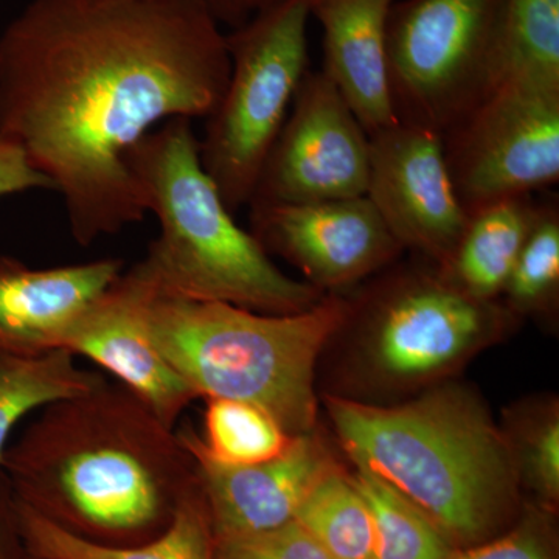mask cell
<instances>
[{"instance_id":"obj_30","label":"cell","mask_w":559,"mask_h":559,"mask_svg":"<svg viewBox=\"0 0 559 559\" xmlns=\"http://www.w3.org/2000/svg\"><path fill=\"white\" fill-rule=\"evenodd\" d=\"M219 25L238 28L275 0H197Z\"/></svg>"},{"instance_id":"obj_26","label":"cell","mask_w":559,"mask_h":559,"mask_svg":"<svg viewBox=\"0 0 559 559\" xmlns=\"http://www.w3.org/2000/svg\"><path fill=\"white\" fill-rule=\"evenodd\" d=\"M450 559H557V554L546 524L539 518H525L495 538L455 549Z\"/></svg>"},{"instance_id":"obj_21","label":"cell","mask_w":559,"mask_h":559,"mask_svg":"<svg viewBox=\"0 0 559 559\" xmlns=\"http://www.w3.org/2000/svg\"><path fill=\"white\" fill-rule=\"evenodd\" d=\"M349 479L370 511L373 559L451 558L455 547L399 489L362 466H356Z\"/></svg>"},{"instance_id":"obj_1","label":"cell","mask_w":559,"mask_h":559,"mask_svg":"<svg viewBox=\"0 0 559 559\" xmlns=\"http://www.w3.org/2000/svg\"><path fill=\"white\" fill-rule=\"evenodd\" d=\"M229 76L226 35L197 0H31L0 33V132L90 246L148 213L130 151L165 121L209 119Z\"/></svg>"},{"instance_id":"obj_9","label":"cell","mask_w":559,"mask_h":559,"mask_svg":"<svg viewBox=\"0 0 559 559\" xmlns=\"http://www.w3.org/2000/svg\"><path fill=\"white\" fill-rule=\"evenodd\" d=\"M289 110L248 207L366 197L369 134L322 70H308Z\"/></svg>"},{"instance_id":"obj_19","label":"cell","mask_w":559,"mask_h":559,"mask_svg":"<svg viewBox=\"0 0 559 559\" xmlns=\"http://www.w3.org/2000/svg\"><path fill=\"white\" fill-rule=\"evenodd\" d=\"M68 349L36 356L0 353V462L14 428L32 412L81 395L105 380L80 369Z\"/></svg>"},{"instance_id":"obj_3","label":"cell","mask_w":559,"mask_h":559,"mask_svg":"<svg viewBox=\"0 0 559 559\" xmlns=\"http://www.w3.org/2000/svg\"><path fill=\"white\" fill-rule=\"evenodd\" d=\"M325 404L353 463L399 489L455 549L503 532L516 476L479 401L450 388L401 406L336 396Z\"/></svg>"},{"instance_id":"obj_16","label":"cell","mask_w":559,"mask_h":559,"mask_svg":"<svg viewBox=\"0 0 559 559\" xmlns=\"http://www.w3.org/2000/svg\"><path fill=\"white\" fill-rule=\"evenodd\" d=\"M396 0H310L323 31L322 73L367 134L399 123L390 103L385 32Z\"/></svg>"},{"instance_id":"obj_18","label":"cell","mask_w":559,"mask_h":559,"mask_svg":"<svg viewBox=\"0 0 559 559\" xmlns=\"http://www.w3.org/2000/svg\"><path fill=\"white\" fill-rule=\"evenodd\" d=\"M16 510L22 538L35 559H215V535L198 480L179 503L170 527L139 546L90 543L57 527L17 500Z\"/></svg>"},{"instance_id":"obj_10","label":"cell","mask_w":559,"mask_h":559,"mask_svg":"<svg viewBox=\"0 0 559 559\" xmlns=\"http://www.w3.org/2000/svg\"><path fill=\"white\" fill-rule=\"evenodd\" d=\"M369 299L374 366L399 381L448 369L491 336L507 316L495 301L455 288L437 266L385 280Z\"/></svg>"},{"instance_id":"obj_20","label":"cell","mask_w":559,"mask_h":559,"mask_svg":"<svg viewBox=\"0 0 559 559\" xmlns=\"http://www.w3.org/2000/svg\"><path fill=\"white\" fill-rule=\"evenodd\" d=\"M294 522L331 559H373V525L366 500L337 466L323 474Z\"/></svg>"},{"instance_id":"obj_13","label":"cell","mask_w":559,"mask_h":559,"mask_svg":"<svg viewBox=\"0 0 559 559\" xmlns=\"http://www.w3.org/2000/svg\"><path fill=\"white\" fill-rule=\"evenodd\" d=\"M157 296L156 283L138 261L92 301L60 348L109 371L162 423L176 429L180 415L198 396L151 341L150 310Z\"/></svg>"},{"instance_id":"obj_24","label":"cell","mask_w":559,"mask_h":559,"mask_svg":"<svg viewBox=\"0 0 559 559\" xmlns=\"http://www.w3.org/2000/svg\"><path fill=\"white\" fill-rule=\"evenodd\" d=\"M559 288V207L557 200L539 202L532 229L502 296L511 311H544L554 307Z\"/></svg>"},{"instance_id":"obj_5","label":"cell","mask_w":559,"mask_h":559,"mask_svg":"<svg viewBox=\"0 0 559 559\" xmlns=\"http://www.w3.org/2000/svg\"><path fill=\"white\" fill-rule=\"evenodd\" d=\"M348 318L349 301L337 294L294 314L157 296L148 326L154 347L198 399L255 404L290 436H301L318 418L320 352Z\"/></svg>"},{"instance_id":"obj_29","label":"cell","mask_w":559,"mask_h":559,"mask_svg":"<svg viewBox=\"0 0 559 559\" xmlns=\"http://www.w3.org/2000/svg\"><path fill=\"white\" fill-rule=\"evenodd\" d=\"M0 559H35L22 538L16 499L2 469H0Z\"/></svg>"},{"instance_id":"obj_7","label":"cell","mask_w":559,"mask_h":559,"mask_svg":"<svg viewBox=\"0 0 559 559\" xmlns=\"http://www.w3.org/2000/svg\"><path fill=\"white\" fill-rule=\"evenodd\" d=\"M506 0H396L385 50L390 103L400 123L441 139L498 79Z\"/></svg>"},{"instance_id":"obj_6","label":"cell","mask_w":559,"mask_h":559,"mask_svg":"<svg viewBox=\"0 0 559 559\" xmlns=\"http://www.w3.org/2000/svg\"><path fill=\"white\" fill-rule=\"evenodd\" d=\"M310 0H275L226 35L230 76L200 140L202 167L231 213L249 205L307 75Z\"/></svg>"},{"instance_id":"obj_2","label":"cell","mask_w":559,"mask_h":559,"mask_svg":"<svg viewBox=\"0 0 559 559\" xmlns=\"http://www.w3.org/2000/svg\"><path fill=\"white\" fill-rule=\"evenodd\" d=\"M0 469L14 498L70 535L139 546L168 527L197 485L176 429L120 382L40 409Z\"/></svg>"},{"instance_id":"obj_8","label":"cell","mask_w":559,"mask_h":559,"mask_svg":"<svg viewBox=\"0 0 559 559\" xmlns=\"http://www.w3.org/2000/svg\"><path fill=\"white\" fill-rule=\"evenodd\" d=\"M466 213L559 180V90L500 80L443 138Z\"/></svg>"},{"instance_id":"obj_27","label":"cell","mask_w":559,"mask_h":559,"mask_svg":"<svg viewBox=\"0 0 559 559\" xmlns=\"http://www.w3.org/2000/svg\"><path fill=\"white\" fill-rule=\"evenodd\" d=\"M530 485L554 507L559 499V419L547 418L533 430L525 452Z\"/></svg>"},{"instance_id":"obj_22","label":"cell","mask_w":559,"mask_h":559,"mask_svg":"<svg viewBox=\"0 0 559 559\" xmlns=\"http://www.w3.org/2000/svg\"><path fill=\"white\" fill-rule=\"evenodd\" d=\"M500 80L559 90V0H506Z\"/></svg>"},{"instance_id":"obj_14","label":"cell","mask_w":559,"mask_h":559,"mask_svg":"<svg viewBox=\"0 0 559 559\" xmlns=\"http://www.w3.org/2000/svg\"><path fill=\"white\" fill-rule=\"evenodd\" d=\"M176 433L193 460L215 538L270 532L294 522L311 488L336 466L312 432L294 437L278 457L248 466L210 459L198 447L193 426Z\"/></svg>"},{"instance_id":"obj_4","label":"cell","mask_w":559,"mask_h":559,"mask_svg":"<svg viewBox=\"0 0 559 559\" xmlns=\"http://www.w3.org/2000/svg\"><path fill=\"white\" fill-rule=\"evenodd\" d=\"M128 165L159 221V237L140 260L159 296L223 301L264 314H294L326 294L280 271L250 231L238 226L200 157L193 120L148 132Z\"/></svg>"},{"instance_id":"obj_15","label":"cell","mask_w":559,"mask_h":559,"mask_svg":"<svg viewBox=\"0 0 559 559\" xmlns=\"http://www.w3.org/2000/svg\"><path fill=\"white\" fill-rule=\"evenodd\" d=\"M121 272L120 259L35 270L0 257V353L36 356L60 348L73 323Z\"/></svg>"},{"instance_id":"obj_28","label":"cell","mask_w":559,"mask_h":559,"mask_svg":"<svg viewBox=\"0 0 559 559\" xmlns=\"http://www.w3.org/2000/svg\"><path fill=\"white\" fill-rule=\"evenodd\" d=\"M33 190H53V183L32 164L16 139L0 132V200Z\"/></svg>"},{"instance_id":"obj_17","label":"cell","mask_w":559,"mask_h":559,"mask_svg":"<svg viewBox=\"0 0 559 559\" xmlns=\"http://www.w3.org/2000/svg\"><path fill=\"white\" fill-rule=\"evenodd\" d=\"M538 204L533 194H522L469 213L450 259L439 267L440 274L474 299H498L527 240Z\"/></svg>"},{"instance_id":"obj_11","label":"cell","mask_w":559,"mask_h":559,"mask_svg":"<svg viewBox=\"0 0 559 559\" xmlns=\"http://www.w3.org/2000/svg\"><path fill=\"white\" fill-rule=\"evenodd\" d=\"M366 197L400 242L443 266L462 237L468 213L452 183L443 139L395 123L370 135Z\"/></svg>"},{"instance_id":"obj_25","label":"cell","mask_w":559,"mask_h":559,"mask_svg":"<svg viewBox=\"0 0 559 559\" xmlns=\"http://www.w3.org/2000/svg\"><path fill=\"white\" fill-rule=\"evenodd\" d=\"M215 559L331 558L297 522H289L270 532L215 538Z\"/></svg>"},{"instance_id":"obj_12","label":"cell","mask_w":559,"mask_h":559,"mask_svg":"<svg viewBox=\"0 0 559 559\" xmlns=\"http://www.w3.org/2000/svg\"><path fill=\"white\" fill-rule=\"evenodd\" d=\"M250 234L323 294L388 267L403 248L369 198L250 205Z\"/></svg>"},{"instance_id":"obj_23","label":"cell","mask_w":559,"mask_h":559,"mask_svg":"<svg viewBox=\"0 0 559 559\" xmlns=\"http://www.w3.org/2000/svg\"><path fill=\"white\" fill-rule=\"evenodd\" d=\"M294 437L270 412L229 399L205 400L204 430L194 440L205 455L221 465L248 466L282 455Z\"/></svg>"}]
</instances>
